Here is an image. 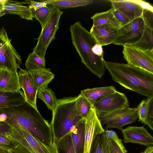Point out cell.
I'll use <instances>...</instances> for the list:
<instances>
[{
	"label": "cell",
	"mask_w": 153,
	"mask_h": 153,
	"mask_svg": "<svg viewBox=\"0 0 153 153\" xmlns=\"http://www.w3.org/2000/svg\"><path fill=\"white\" fill-rule=\"evenodd\" d=\"M0 122L23 128L39 141L57 149L55 133L51 123L27 102L17 106L0 108Z\"/></svg>",
	"instance_id": "1"
},
{
	"label": "cell",
	"mask_w": 153,
	"mask_h": 153,
	"mask_svg": "<svg viewBox=\"0 0 153 153\" xmlns=\"http://www.w3.org/2000/svg\"><path fill=\"white\" fill-rule=\"evenodd\" d=\"M72 43L82 62L95 75L101 79L105 73L104 51L90 32L77 21L70 28Z\"/></svg>",
	"instance_id": "2"
},
{
	"label": "cell",
	"mask_w": 153,
	"mask_h": 153,
	"mask_svg": "<svg viewBox=\"0 0 153 153\" xmlns=\"http://www.w3.org/2000/svg\"><path fill=\"white\" fill-rule=\"evenodd\" d=\"M114 81L147 98L153 97V74L128 64L105 61Z\"/></svg>",
	"instance_id": "3"
},
{
	"label": "cell",
	"mask_w": 153,
	"mask_h": 153,
	"mask_svg": "<svg viewBox=\"0 0 153 153\" xmlns=\"http://www.w3.org/2000/svg\"><path fill=\"white\" fill-rule=\"evenodd\" d=\"M77 96L58 99L52 111L51 124L54 131L56 141L71 132L85 118L79 114L76 105Z\"/></svg>",
	"instance_id": "4"
},
{
	"label": "cell",
	"mask_w": 153,
	"mask_h": 153,
	"mask_svg": "<svg viewBox=\"0 0 153 153\" xmlns=\"http://www.w3.org/2000/svg\"><path fill=\"white\" fill-rule=\"evenodd\" d=\"M63 13L58 8L53 6L48 19L37 39V44L33 52L43 59H45L48 47L55 38L56 32L59 28V21Z\"/></svg>",
	"instance_id": "5"
},
{
	"label": "cell",
	"mask_w": 153,
	"mask_h": 153,
	"mask_svg": "<svg viewBox=\"0 0 153 153\" xmlns=\"http://www.w3.org/2000/svg\"><path fill=\"white\" fill-rule=\"evenodd\" d=\"M10 126V130L7 133L8 136L31 153H58L57 149L39 141L26 129L20 127Z\"/></svg>",
	"instance_id": "6"
},
{
	"label": "cell",
	"mask_w": 153,
	"mask_h": 153,
	"mask_svg": "<svg viewBox=\"0 0 153 153\" xmlns=\"http://www.w3.org/2000/svg\"><path fill=\"white\" fill-rule=\"evenodd\" d=\"M97 115L105 130L113 128L122 130L124 126L132 123L138 119L137 108H131L129 106Z\"/></svg>",
	"instance_id": "7"
},
{
	"label": "cell",
	"mask_w": 153,
	"mask_h": 153,
	"mask_svg": "<svg viewBox=\"0 0 153 153\" xmlns=\"http://www.w3.org/2000/svg\"><path fill=\"white\" fill-rule=\"evenodd\" d=\"M0 69H7L18 74L22 62L21 57L11 43L7 32L2 27L0 29Z\"/></svg>",
	"instance_id": "8"
},
{
	"label": "cell",
	"mask_w": 153,
	"mask_h": 153,
	"mask_svg": "<svg viewBox=\"0 0 153 153\" xmlns=\"http://www.w3.org/2000/svg\"><path fill=\"white\" fill-rule=\"evenodd\" d=\"M123 47V56L127 64L153 74V50L143 51L130 45Z\"/></svg>",
	"instance_id": "9"
},
{
	"label": "cell",
	"mask_w": 153,
	"mask_h": 153,
	"mask_svg": "<svg viewBox=\"0 0 153 153\" xmlns=\"http://www.w3.org/2000/svg\"><path fill=\"white\" fill-rule=\"evenodd\" d=\"M144 27L142 17L134 19L120 28L119 35L112 44L123 46L134 44L141 36Z\"/></svg>",
	"instance_id": "10"
},
{
	"label": "cell",
	"mask_w": 153,
	"mask_h": 153,
	"mask_svg": "<svg viewBox=\"0 0 153 153\" xmlns=\"http://www.w3.org/2000/svg\"><path fill=\"white\" fill-rule=\"evenodd\" d=\"M97 115L110 113L129 106L127 98L123 93L117 91L92 105Z\"/></svg>",
	"instance_id": "11"
},
{
	"label": "cell",
	"mask_w": 153,
	"mask_h": 153,
	"mask_svg": "<svg viewBox=\"0 0 153 153\" xmlns=\"http://www.w3.org/2000/svg\"><path fill=\"white\" fill-rule=\"evenodd\" d=\"M105 131L95 111L92 108L85 118L84 146L83 153H90L94 140L97 135Z\"/></svg>",
	"instance_id": "12"
},
{
	"label": "cell",
	"mask_w": 153,
	"mask_h": 153,
	"mask_svg": "<svg viewBox=\"0 0 153 153\" xmlns=\"http://www.w3.org/2000/svg\"><path fill=\"white\" fill-rule=\"evenodd\" d=\"M121 131L125 143H136L147 147L153 146V137L143 126H129Z\"/></svg>",
	"instance_id": "13"
},
{
	"label": "cell",
	"mask_w": 153,
	"mask_h": 153,
	"mask_svg": "<svg viewBox=\"0 0 153 153\" xmlns=\"http://www.w3.org/2000/svg\"><path fill=\"white\" fill-rule=\"evenodd\" d=\"M18 72L19 84L23 93L26 102L36 110L37 94L38 89L29 72L19 68Z\"/></svg>",
	"instance_id": "14"
},
{
	"label": "cell",
	"mask_w": 153,
	"mask_h": 153,
	"mask_svg": "<svg viewBox=\"0 0 153 153\" xmlns=\"http://www.w3.org/2000/svg\"><path fill=\"white\" fill-rule=\"evenodd\" d=\"M120 28L108 25L92 26L90 33L96 42L101 46L112 43L117 37Z\"/></svg>",
	"instance_id": "15"
},
{
	"label": "cell",
	"mask_w": 153,
	"mask_h": 153,
	"mask_svg": "<svg viewBox=\"0 0 153 153\" xmlns=\"http://www.w3.org/2000/svg\"><path fill=\"white\" fill-rule=\"evenodd\" d=\"M111 7L125 15L131 21L141 17L143 9L132 0H110Z\"/></svg>",
	"instance_id": "16"
},
{
	"label": "cell",
	"mask_w": 153,
	"mask_h": 153,
	"mask_svg": "<svg viewBox=\"0 0 153 153\" xmlns=\"http://www.w3.org/2000/svg\"><path fill=\"white\" fill-rule=\"evenodd\" d=\"M20 89L18 73L0 69V92L13 93Z\"/></svg>",
	"instance_id": "17"
},
{
	"label": "cell",
	"mask_w": 153,
	"mask_h": 153,
	"mask_svg": "<svg viewBox=\"0 0 153 153\" xmlns=\"http://www.w3.org/2000/svg\"><path fill=\"white\" fill-rule=\"evenodd\" d=\"M3 9L5 14H13L20 16L27 20H33V16L31 10L22 3L15 1L5 0Z\"/></svg>",
	"instance_id": "18"
},
{
	"label": "cell",
	"mask_w": 153,
	"mask_h": 153,
	"mask_svg": "<svg viewBox=\"0 0 153 153\" xmlns=\"http://www.w3.org/2000/svg\"><path fill=\"white\" fill-rule=\"evenodd\" d=\"M137 108L139 120L153 130V97L142 100Z\"/></svg>",
	"instance_id": "19"
},
{
	"label": "cell",
	"mask_w": 153,
	"mask_h": 153,
	"mask_svg": "<svg viewBox=\"0 0 153 153\" xmlns=\"http://www.w3.org/2000/svg\"><path fill=\"white\" fill-rule=\"evenodd\" d=\"M117 91L113 86L96 87L82 90L80 94L92 105L106 96Z\"/></svg>",
	"instance_id": "20"
},
{
	"label": "cell",
	"mask_w": 153,
	"mask_h": 153,
	"mask_svg": "<svg viewBox=\"0 0 153 153\" xmlns=\"http://www.w3.org/2000/svg\"><path fill=\"white\" fill-rule=\"evenodd\" d=\"M26 102L23 92H0V108L12 107Z\"/></svg>",
	"instance_id": "21"
},
{
	"label": "cell",
	"mask_w": 153,
	"mask_h": 153,
	"mask_svg": "<svg viewBox=\"0 0 153 153\" xmlns=\"http://www.w3.org/2000/svg\"><path fill=\"white\" fill-rule=\"evenodd\" d=\"M29 72L38 90L47 88L55 77L54 74L49 68H45Z\"/></svg>",
	"instance_id": "22"
},
{
	"label": "cell",
	"mask_w": 153,
	"mask_h": 153,
	"mask_svg": "<svg viewBox=\"0 0 153 153\" xmlns=\"http://www.w3.org/2000/svg\"><path fill=\"white\" fill-rule=\"evenodd\" d=\"M93 20V26L108 24L120 28L121 26L115 18L112 8L108 10L95 13L91 17Z\"/></svg>",
	"instance_id": "23"
},
{
	"label": "cell",
	"mask_w": 153,
	"mask_h": 153,
	"mask_svg": "<svg viewBox=\"0 0 153 153\" xmlns=\"http://www.w3.org/2000/svg\"><path fill=\"white\" fill-rule=\"evenodd\" d=\"M48 5L64 9L86 6L93 3L92 0H41Z\"/></svg>",
	"instance_id": "24"
},
{
	"label": "cell",
	"mask_w": 153,
	"mask_h": 153,
	"mask_svg": "<svg viewBox=\"0 0 153 153\" xmlns=\"http://www.w3.org/2000/svg\"><path fill=\"white\" fill-rule=\"evenodd\" d=\"M85 118L71 132L72 142L75 153H83L84 146Z\"/></svg>",
	"instance_id": "25"
},
{
	"label": "cell",
	"mask_w": 153,
	"mask_h": 153,
	"mask_svg": "<svg viewBox=\"0 0 153 153\" xmlns=\"http://www.w3.org/2000/svg\"><path fill=\"white\" fill-rule=\"evenodd\" d=\"M130 45L143 51L153 50V29L144 24L143 32L140 39Z\"/></svg>",
	"instance_id": "26"
},
{
	"label": "cell",
	"mask_w": 153,
	"mask_h": 153,
	"mask_svg": "<svg viewBox=\"0 0 153 153\" xmlns=\"http://www.w3.org/2000/svg\"><path fill=\"white\" fill-rule=\"evenodd\" d=\"M109 140L105 131L95 137L92 143L90 153H109Z\"/></svg>",
	"instance_id": "27"
},
{
	"label": "cell",
	"mask_w": 153,
	"mask_h": 153,
	"mask_svg": "<svg viewBox=\"0 0 153 153\" xmlns=\"http://www.w3.org/2000/svg\"><path fill=\"white\" fill-rule=\"evenodd\" d=\"M37 97L43 101L49 109L52 111L54 110L56 105L58 99L51 89L47 88L38 90Z\"/></svg>",
	"instance_id": "28"
},
{
	"label": "cell",
	"mask_w": 153,
	"mask_h": 153,
	"mask_svg": "<svg viewBox=\"0 0 153 153\" xmlns=\"http://www.w3.org/2000/svg\"><path fill=\"white\" fill-rule=\"evenodd\" d=\"M108 137L111 153H127V150L117 134L112 130H105Z\"/></svg>",
	"instance_id": "29"
},
{
	"label": "cell",
	"mask_w": 153,
	"mask_h": 153,
	"mask_svg": "<svg viewBox=\"0 0 153 153\" xmlns=\"http://www.w3.org/2000/svg\"><path fill=\"white\" fill-rule=\"evenodd\" d=\"M45 59L33 52L29 55L25 65L27 71H30L45 68Z\"/></svg>",
	"instance_id": "30"
},
{
	"label": "cell",
	"mask_w": 153,
	"mask_h": 153,
	"mask_svg": "<svg viewBox=\"0 0 153 153\" xmlns=\"http://www.w3.org/2000/svg\"><path fill=\"white\" fill-rule=\"evenodd\" d=\"M56 144L58 153H75L71 132L56 140Z\"/></svg>",
	"instance_id": "31"
},
{
	"label": "cell",
	"mask_w": 153,
	"mask_h": 153,
	"mask_svg": "<svg viewBox=\"0 0 153 153\" xmlns=\"http://www.w3.org/2000/svg\"><path fill=\"white\" fill-rule=\"evenodd\" d=\"M53 6L47 5L46 7H41L36 10H31L33 18L39 21L41 26L42 29L44 27L48 19Z\"/></svg>",
	"instance_id": "32"
},
{
	"label": "cell",
	"mask_w": 153,
	"mask_h": 153,
	"mask_svg": "<svg viewBox=\"0 0 153 153\" xmlns=\"http://www.w3.org/2000/svg\"><path fill=\"white\" fill-rule=\"evenodd\" d=\"M76 105L78 111L83 118H85L92 108L91 104L80 94L77 96Z\"/></svg>",
	"instance_id": "33"
},
{
	"label": "cell",
	"mask_w": 153,
	"mask_h": 153,
	"mask_svg": "<svg viewBox=\"0 0 153 153\" xmlns=\"http://www.w3.org/2000/svg\"><path fill=\"white\" fill-rule=\"evenodd\" d=\"M17 144L8 136L7 133L0 134V148L8 150L15 148Z\"/></svg>",
	"instance_id": "34"
},
{
	"label": "cell",
	"mask_w": 153,
	"mask_h": 153,
	"mask_svg": "<svg viewBox=\"0 0 153 153\" xmlns=\"http://www.w3.org/2000/svg\"><path fill=\"white\" fill-rule=\"evenodd\" d=\"M144 24L153 29V12L143 10L142 16Z\"/></svg>",
	"instance_id": "35"
},
{
	"label": "cell",
	"mask_w": 153,
	"mask_h": 153,
	"mask_svg": "<svg viewBox=\"0 0 153 153\" xmlns=\"http://www.w3.org/2000/svg\"><path fill=\"white\" fill-rule=\"evenodd\" d=\"M114 16L120 24L121 27L126 25L130 22L131 21L124 14L112 7Z\"/></svg>",
	"instance_id": "36"
},
{
	"label": "cell",
	"mask_w": 153,
	"mask_h": 153,
	"mask_svg": "<svg viewBox=\"0 0 153 153\" xmlns=\"http://www.w3.org/2000/svg\"><path fill=\"white\" fill-rule=\"evenodd\" d=\"M29 5L28 7L31 10H36L41 7H46L47 4L45 2L41 1V2H38L34 1H27Z\"/></svg>",
	"instance_id": "37"
},
{
	"label": "cell",
	"mask_w": 153,
	"mask_h": 153,
	"mask_svg": "<svg viewBox=\"0 0 153 153\" xmlns=\"http://www.w3.org/2000/svg\"><path fill=\"white\" fill-rule=\"evenodd\" d=\"M140 5L143 10H149L153 12V6L148 2L141 0H132Z\"/></svg>",
	"instance_id": "38"
},
{
	"label": "cell",
	"mask_w": 153,
	"mask_h": 153,
	"mask_svg": "<svg viewBox=\"0 0 153 153\" xmlns=\"http://www.w3.org/2000/svg\"><path fill=\"white\" fill-rule=\"evenodd\" d=\"M7 151L9 153H31L19 144H18L15 148Z\"/></svg>",
	"instance_id": "39"
},
{
	"label": "cell",
	"mask_w": 153,
	"mask_h": 153,
	"mask_svg": "<svg viewBox=\"0 0 153 153\" xmlns=\"http://www.w3.org/2000/svg\"><path fill=\"white\" fill-rule=\"evenodd\" d=\"M10 130V126L8 124L4 122H0V134L8 133Z\"/></svg>",
	"instance_id": "40"
},
{
	"label": "cell",
	"mask_w": 153,
	"mask_h": 153,
	"mask_svg": "<svg viewBox=\"0 0 153 153\" xmlns=\"http://www.w3.org/2000/svg\"><path fill=\"white\" fill-rule=\"evenodd\" d=\"M5 14L3 10V6L0 7V17Z\"/></svg>",
	"instance_id": "41"
},
{
	"label": "cell",
	"mask_w": 153,
	"mask_h": 153,
	"mask_svg": "<svg viewBox=\"0 0 153 153\" xmlns=\"http://www.w3.org/2000/svg\"><path fill=\"white\" fill-rule=\"evenodd\" d=\"M0 153H9L7 150L0 148Z\"/></svg>",
	"instance_id": "42"
},
{
	"label": "cell",
	"mask_w": 153,
	"mask_h": 153,
	"mask_svg": "<svg viewBox=\"0 0 153 153\" xmlns=\"http://www.w3.org/2000/svg\"><path fill=\"white\" fill-rule=\"evenodd\" d=\"M5 1V0H0V7L2 6H3Z\"/></svg>",
	"instance_id": "43"
},
{
	"label": "cell",
	"mask_w": 153,
	"mask_h": 153,
	"mask_svg": "<svg viewBox=\"0 0 153 153\" xmlns=\"http://www.w3.org/2000/svg\"><path fill=\"white\" fill-rule=\"evenodd\" d=\"M109 153H111V152L110 150V149Z\"/></svg>",
	"instance_id": "44"
},
{
	"label": "cell",
	"mask_w": 153,
	"mask_h": 153,
	"mask_svg": "<svg viewBox=\"0 0 153 153\" xmlns=\"http://www.w3.org/2000/svg\"><path fill=\"white\" fill-rule=\"evenodd\" d=\"M0 36H1V32L0 31Z\"/></svg>",
	"instance_id": "45"
}]
</instances>
